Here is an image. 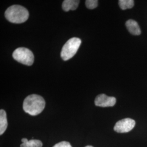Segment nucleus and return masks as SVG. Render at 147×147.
<instances>
[{
    "label": "nucleus",
    "instance_id": "1",
    "mask_svg": "<svg viewBox=\"0 0 147 147\" xmlns=\"http://www.w3.org/2000/svg\"><path fill=\"white\" fill-rule=\"evenodd\" d=\"M45 106V101L41 96L37 94L28 95L23 103L24 111L31 115L37 116L40 114Z\"/></svg>",
    "mask_w": 147,
    "mask_h": 147
},
{
    "label": "nucleus",
    "instance_id": "2",
    "mask_svg": "<svg viewBox=\"0 0 147 147\" xmlns=\"http://www.w3.org/2000/svg\"><path fill=\"white\" fill-rule=\"evenodd\" d=\"M5 17L11 22L21 24L28 19L29 13L26 8L21 5H11L5 11Z\"/></svg>",
    "mask_w": 147,
    "mask_h": 147
},
{
    "label": "nucleus",
    "instance_id": "3",
    "mask_svg": "<svg viewBox=\"0 0 147 147\" xmlns=\"http://www.w3.org/2000/svg\"><path fill=\"white\" fill-rule=\"evenodd\" d=\"M81 44V40L76 37L72 38L64 45L61 53V58L64 61H68L76 53Z\"/></svg>",
    "mask_w": 147,
    "mask_h": 147
},
{
    "label": "nucleus",
    "instance_id": "4",
    "mask_svg": "<svg viewBox=\"0 0 147 147\" xmlns=\"http://www.w3.org/2000/svg\"><path fill=\"white\" fill-rule=\"evenodd\" d=\"M13 57L19 63L31 65L34 62V55L31 50L26 47H19L13 53Z\"/></svg>",
    "mask_w": 147,
    "mask_h": 147
},
{
    "label": "nucleus",
    "instance_id": "5",
    "mask_svg": "<svg viewBox=\"0 0 147 147\" xmlns=\"http://www.w3.org/2000/svg\"><path fill=\"white\" fill-rule=\"evenodd\" d=\"M135 121L131 118H125L116 123L114 130L118 133H125L132 130L135 126Z\"/></svg>",
    "mask_w": 147,
    "mask_h": 147
},
{
    "label": "nucleus",
    "instance_id": "6",
    "mask_svg": "<svg viewBox=\"0 0 147 147\" xmlns=\"http://www.w3.org/2000/svg\"><path fill=\"white\" fill-rule=\"evenodd\" d=\"M95 105L97 106L106 107H112L116 104V98L109 96L104 94L98 95L95 99Z\"/></svg>",
    "mask_w": 147,
    "mask_h": 147
},
{
    "label": "nucleus",
    "instance_id": "7",
    "mask_svg": "<svg viewBox=\"0 0 147 147\" xmlns=\"http://www.w3.org/2000/svg\"><path fill=\"white\" fill-rule=\"evenodd\" d=\"M126 28L131 34L134 36H138L141 33L140 27L136 21L130 19L125 23Z\"/></svg>",
    "mask_w": 147,
    "mask_h": 147
},
{
    "label": "nucleus",
    "instance_id": "8",
    "mask_svg": "<svg viewBox=\"0 0 147 147\" xmlns=\"http://www.w3.org/2000/svg\"><path fill=\"white\" fill-rule=\"evenodd\" d=\"M79 0H65L62 3V8L65 11H68L70 10H76L79 5Z\"/></svg>",
    "mask_w": 147,
    "mask_h": 147
},
{
    "label": "nucleus",
    "instance_id": "9",
    "mask_svg": "<svg viewBox=\"0 0 147 147\" xmlns=\"http://www.w3.org/2000/svg\"><path fill=\"white\" fill-rule=\"evenodd\" d=\"M22 143L20 145L21 147H42V141L38 140H31L28 141L26 138L21 140Z\"/></svg>",
    "mask_w": 147,
    "mask_h": 147
},
{
    "label": "nucleus",
    "instance_id": "10",
    "mask_svg": "<svg viewBox=\"0 0 147 147\" xmlns=\"http://www.w3.org/2000/svg\"><path fill=\"white\" fill-rule=\"evenodd\" d=\"M8 126L7 115L5 111L0 110V135H2L5 132Z\"/></svg>",
    "mask_w": 147,
    "mask_h": 147
},
{
    "label": "nucleus",
    "instance_id": "11",
    "mask_svg": "<svg viewBox=\"0 0 147 147\" xmlns=\"http://www.w3.org/2000/svg\"><path fill=\"white\" fill-rule=\"evenodd\" d=\"M119 5L122 10L132 8L134 5V1L133 0H119Z\"/></svg>",
    "mask_w": 147,
    "mask_h": 147
},
{
    "label": "nucleus",
    "instance_id": "12",
    "mask_svg": "<svg viewBox=\"0 0 147 147\" xmlns=\"http://www.w3.org/2000/svg\"><path fill=\"white\" fill-rule=\"evenodd\" d=\"M98 5V1L97 0H86V5L87 8L93 9L97 7Z\"/></svg>",
    "mask_w": 147,
    "mask_h": 147
},
{
    "label": "nucleus",
    "instance_id": "13",
    "mask_svg": "<svg viewBox=\"0 0 147 147\" xmlns=\"http://www.w3.org/2000/svg\"><path fill=\"white\" fill-rule=\"evenodd\" d=\"M53 147H72L70 143L66 141H62L59 142L58 143L56 144Z\"/></svg>",
    "mask_w": 147,
    "mask_h": 147
},
{
    "label": "nucleus",
    "instance_id": "14",
    "mask_svg": "<svg viewBox=\"0 0 147 147\" xmlns=\"http://www.w3.org/2000/svg\"><path fill=\"white\" fill-rule=\"evenodd\" d=\"M92 147V146H86V147Z\"/></svg>",
    "mask_w": 147,
    "mask_h": 147
}]
</instances>
